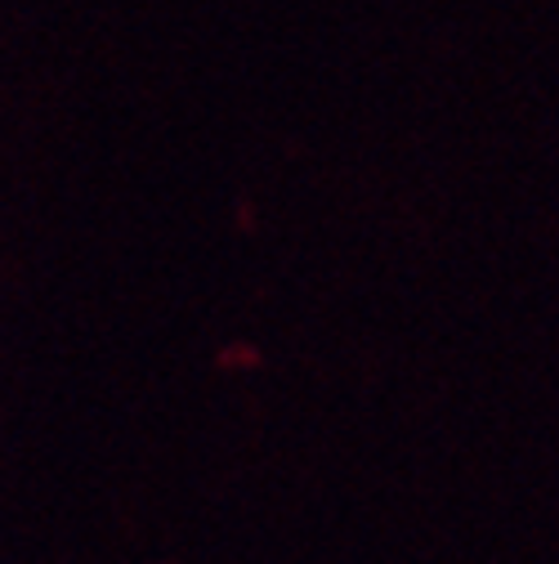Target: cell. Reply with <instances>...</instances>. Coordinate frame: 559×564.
<instances>
[]
</instances>
